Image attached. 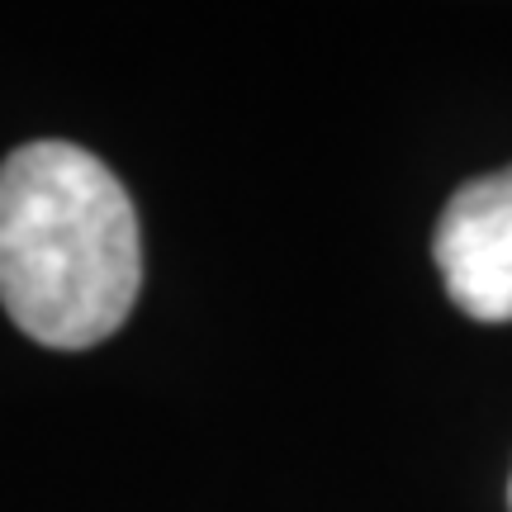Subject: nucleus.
<instances>
[{
  "mask_svg": "<svg viewBox=\"0 0 512 512\" xmlns=\"http://www.w3.org/2000/svg\"><path fill=\"white\" fill-rule=\"evenodd\" d=\"M432 256L456 309L479 323H512V166L451 195Z\"/></svg>",
  "mask_w": 512,
  "mask_h": 512,
  "instance_id": "obj_2",
  "label": "nucleus"
},
{
  "mask_svg": "<svg viewBox=\"0 0 512 512\" xmlns=\"http://www.w3.org/2000/svg\"><path fill=\"white\" fill-rule=\"evenodd\" d=\"M143 285L133 200L76 143L0 162V304L34 342L81 351L124 328Z\"/></svg>",
  "mask_w": 512,
  "mask_h": 512,
  "instance_id": "obj_1",
  "label": "nucleus"
}]
</instances>
